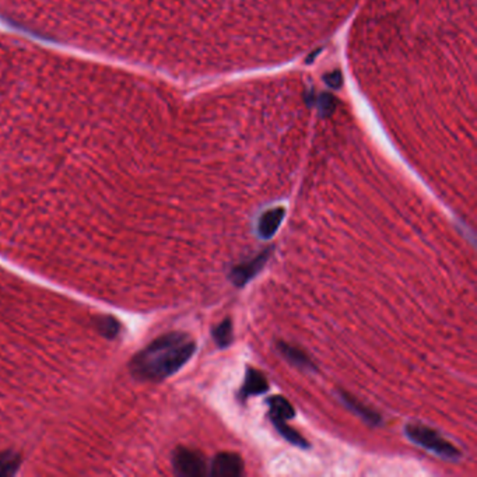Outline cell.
Wrapping results in <instances>:
<instances>
[{
    "label": "cell",
    "mask_w": 477,
    "mask_h": 477,
    "mask_svg": "<svg viewBox=\"0 0 477 477\" xmlns=\"http://www.w3.org/2000/svg\"><path fill=\"white\" fill-rule=\"evenodd\" d=\"M266 404L269 407L270 420L289 422V420L296 417L294 406L284 396H280V395L270 396V397H267Z\"/></svg>",
    "instance_id": "10"
},
{
    "label": "cell",
    "mask_w": 477,
    "mask_h": 477,
    "mask_svg": "<svg viewBox=\"0 0 477 477\" xmlns=\"http://www.w3.org/2000/svg\"><path fill=\"white\" fill-rule=\"evenodd\" d=\"M267 390H269V382H267L266 377L257 368L248 367L247 373H245L244 385L241 387V392H240V397L241 399H248L250 396L263 395Z\"/></svg>",
    "instance_id": "8"
},
{
    "label": "cell",
    "mask_w": 477,
    "mask_h": 477,
    "mask_svg": "<svg viewBox=\"0 0 477 477\" xmlns=\"http://www.w3.org/2000/svg\"><path fill=\"white\" fill-rule=\"evenodd\" d=\"M209 473L216 477H240L244 473V461L238 454L220 452L212 461Z\"/></svg>",
    "instance_id": "5"
},
{
    "label": "cell",
    "mask_w": 477,
    "mask_h": 477,
    "mask_svg": "<svg viewBox=\"0 0 477 477\" xmlns=\"http://www.w3.org/2000/svg\"><path fill=\"white\" fill-rule=\"evenodd\" d=\"M21 459L17 454L7 451L0 454V477L13 476L20 468Z\"/></svg>",
    "instance_id": "13"
},
{
    "label": "cell",
    "mask_w": 477,
    "mask_h": 477,
    "mask_svg": "<svg viewBox=\"0 0 477 477\" xmlns=\"http://www.w3.org/2000/svg\"><path fill=\"white\" fill-rule=\"evenodd\" d=\"M212 336L216 342L217 346L220 348H227L231 346L234 341V328H232V321L230 318L224 319L221 323L213 328Z\"/></svg>",
    "instance_id": "11"
},
{
    "label": "cell",
    "mask_w": 477,
    "mask_h": 477,
    "mask_svg": "<svg viewBox=\"0 0 477 477\" xmlns=\"http://www.w3.org/2000/svg\"><path fill=\"white\" fill-rule=\"evenodd\" d=\"M277 350L279 353L294 367L304 370V371H316V365L315 363L304 353L301 348L299 347L291 346L286 342H277Z\"/></svg>",
    "instance_id": "9"
},
{
    "label": "cell",
    "mask_w": 477,
    "mask_h": 477,
    "mask_svg": "<svg viewBox=\"0 0 477 477\" xmlns=\"http://www.w3.org/2000/svg\"><path fill=\"white\" fill-rule=\"evenodd\" d=\"M97 328H98V332L102 336H105L108 339H112L119 333L121 325L112 316H102V318H100V321H97Z\"/></svg>",
    "instance_id": "14"
},
{
    "label": "cell",
    "mask_w": 477,
    "mask_h": 477,
    "mask_svg": "<svg viewBox=\"0 0 477 477\" xmlns=\"http://www.w3.org/2000/svg\"><path fill=\"white\" fill-rule=\"evenodd\" d=\"M274 429L277 430V433L280 434L286 441H289L290 444L299 446V448H303V449H308L309 448V444L306 442V439L304 438L303 435L300 433H297L294 429H291L287 422H283V420H272Z\"/></svg>",
    "instance_id": "12"
},
{
    "label": "cell",
    "mask_w": 477,
    "mask_h": 477,
    "mask_svg": "<svg viewBox=\"0 0 477 477\" xmlns=\"http://www.w3.org/2000/svg\"><path fill=\"white\" fill-rule=\"evenodd\" d=\"M339 399L346 406L347 409H350L353 413H355L365 423H368L371 426H380L382 423V417H381L380 413L367 407L364 403H361L353 395L347 393L345 390H339Z\"/></svg>",
    "instance_id": "7"
},
{
    "label": "cell",
    "mask_w": 477,
    "mask_h": 477,
    "mask_svg": "<svg viewBox=\"0 0 477 477\" xmlns=\"http://www.w3.org/2000/svg\"><path fill=\"white\" fill-rule=\"evenodd\" d=\"M404 434L413 444L445 461L456 462L462 458V452L455 445L446 441L438 432L424 424H407L404 427Z\"/></svg>",
    "instance_id": "2"
},
{
    "label": "cell",
    "mask_w": 477,
    "mask_h": 477,
    "mask_svg": "<svg viewBox=\"0 0 477 477\" xmlns=\"http://www.w3.org/2000/svg\"><path fill=\"white\" fill-rule=\"evenodd\" d=\"M173 468L178 476L202 477L209 473L205 456L198 451L183 446L173 451Z\"/></svg>",
    "instance_id": "3"
},
{
    "label": "cell",
    "mask_w": 477,
    "mask_h": 477,
    "mask_svg": "<svg viewBox=\"0 0 477 477\" xmlns=\"http://www.w3.org/2000/svg\"><path fill=\"white\" fill-rule=\"evenodd\" d=\"M273 247H269L266 250H263L259 252V255H257L252 259L245 260L242 263H238L237 266H234L230 270V282L235 286V287H244L245 284H248L254 277H257V274L262 272V269L266 266L267 260L270 259L272 252H273Z\"/></svg>",
    "instance_id": "4"
},
{
    "label": "cell",
    "mask_w": 477,
    "mask_h": 477,
    "mask_svg": "<svg viewBox=\"0 0 477 477\" xmlns=\"http://www.w3.org/2000/svg\"><path fill=\"white\" fill-rule=\"evenodd\" d=\"M286 216V210L283 208L270 209L260 215L257 224V232L262 240H270L279 231L283 220Z\"/></svg>",
    "instance_id": "6"
},
{
    "label": "cell",
    "mask_w": 477,
    "mask_h": 477,
    "mask_svg": "<svg viewBox=\"0 0 477 477\" xmlns=\"http://www.w3.org/2000/svg\"><path fill=\"white\" fill-rule=\"evenodd\" d=\"M195 341L182 332H171L153 341L130 361V373L140 381L159 382L178 373L195 354Z\"/></svg>",
    "instance_id": "1"
}]
</instances>
